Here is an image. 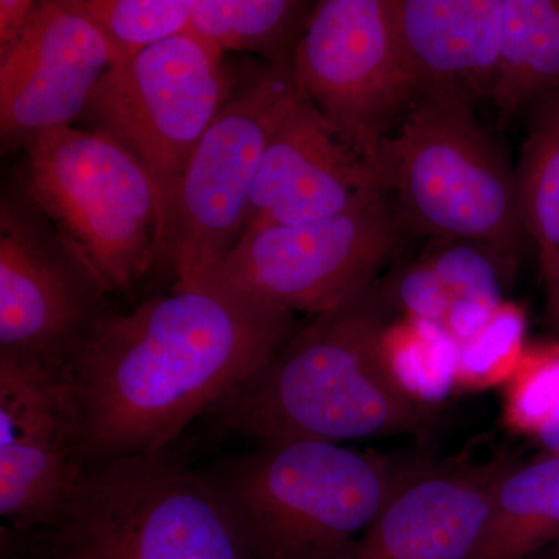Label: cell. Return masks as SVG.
Here are the masks:
<instances>
[{"mask_svg": "<svg viewBox=\"0 0 559 559\" xmlns=\"http://www.w3.org/2000/svg\"><path fill=\"white\" fill-rule=\"evenodd\" d=\"M514 173L522 224L544 274L559 259V90L536 103Z\"/></svg>", "mask_w": 559, "mask_h": 559, "instance_id": "obj_20", "label": "cell"}, {"mask_svg": "<svg viewBox=\"0 0 559 559\" xmlns=\"http://www.w3.org/2000/svg\"><path fill=\"white\" fill-rule=\"evenodd\" d=\"M17 187L94 264L109 294L130 293L159 263L153 180L116 139L58 127L24 148Z\"/></svg>", "mask_w": 559, "mask_h": 559, "instance_id": "obj_6", "label": "cell"}, {"mask_svg": "<svg viewBox=\"0 0 559 559\" xmlns=\"http://www.w3.org/2000/svg\"><path fill=\"white\" fill-rule=\"evenodd\" d=\"M384 193L381 173L304 95L264 154L245 234L333 218Z\"/></svg>", "mask_w": 559, "mask_h": 559, "instance_id": "obj_14", "label": "cell"}, {"mask_svg": "<svg viewBox=\"0 0 559 559\" xmlns=\"http://www.w3.org/2000/svg\"><path fill=\"white\" fill-rule=\"evenodd\" d=\"M425 260L450 290L452 301L468 300L499 311L511 267L485 246L454 240Z\"/></svg>", "mask_w": 559, "mask_h": 559, "instance_id": "obj_22", "label": "cell"}, {"mask_svg": "<svg viewBox=\"0 0 559 559\" xmlns=\"http://www.w3.org/2000/svg\"><path fill=\"white\" fill-rule=\"evenodd\" d=\"M68 367L0 353V516L14 536L49 532L86 473Z\"/></svg>", "mask_w": 559, "mask_h": 559, "instance_id": "obj_12", "label": "cell"}, {"mask_svg": "<svg viewBox=\"0 0 559 559\" xmlns=\"http://www.w3.org/2000/svg\"><path fill=\"white\" fill-rule=\"evenodd\" d=\"M546 285V320L555 333L559 334V259L543 274Z\"/></svg>", "mask_w": 559, "mask_h": 559, "instance_id": "obj_26", "label": "cell"}, {"mask_svg": "<svg viewBox=\"0 0 559 559\" xmlns=\"http://www.w3.org/2000/svg\"><path fill=\"white\" fill-rule=\"evenodd\" d=\"M559 90V0H503L491 102L502 123Z\"/></svg>", "mask_w": 559, "mask_h": 559, "instance_id": "obj_18", "label": "cell"}, {"mask_svg": "<svg viewBox=\"0 0 559 559\" xmlns=\"http://www.w3.org/2000/svg\"><path fill=\"white\" fill-rule=\"evenodd\" d=\"M301 97L293 60L237 73L183 168L162 231L157 259L171 264L176 285L210 278L240 241L264 154Z\"/></svg>", "mask_w": 559, "mask_h": 559, "instance_id": "obj_7", "label": "cell"}, {"mask_svg": "<svg viewBox=\"0 0 559 559\" xmlns=\"http://www.w3.org/2000/svg\"><path fill=\"white\" fill-rule=\"evenodd\" d=\"M35 540L44 559H253L205 473L165 452L87 468L60 521Z\"/></svg>", "mask_w": 559, "mask_h": 559, "instance_id": "obj_4", "label": "cell"}, {"mask_svg": "<svg viewBox=\"0 0 559 559\" xmlns=\"http://www.w3.org/2000/svg\"><path fill=\"white\" fill-rule=\"evenodd\" d=\"M293 69L305 97L385 179L390 128L421 97L395 0L316 2Z\"/></svg>", "mask_w": 559, "mask_h": 559, "instance_id": "obj_9", "label": "cell"}, {"mask_svg": "<svg viewBox=\"0 0 559 559\" xmlns=\"http://www.w3.org/2000/svg\"><path fill=\"white\" fill-rule=\"evenodd\" d=\"M511 417L522 429H536L559 411V344L530 353L511 399Z\"/></svg>", "mask_w": 559, "mask_h": 559, "instance_id": "obj_23", "label": "cell"}, {"mask_svg": "<svg viewBox=\"0 0 559 559\" xmlns=\"http://www.w3.org/2000/svg\"><path fill=\"white\" fill-rule=\"evenodd\" d=\"M419 466L323 440L259 443L205 473L253 559H349Z\"/></svg>", "mask_w": 559, "mask_h": 559, "instance_id": "obj_3", "label": "cell"}, {"mask_svg": "<svg viewBox=\"0 0 559 559\" xmlns=\"http://www.w3.org/2000/svg\"><path fill=\"white\" fill-rule=\"evenodd\" d=\"M296 314L205 278L105 316L68 364L86 462L160 454L274 355Z\"/></svg>", "mask_w": 559, "mask_h": 559, "instance_id": "obj_1", "label": "cell"}, {"mask_svg": "<svg viewBox=\"0 0 559 559\" xmlns=\"http://www.w3.org/2000/svg\"><path fill=\"white\" fill-rule=\"evenodd\" d=\"M393 308L388 285L377 280L336 310L314 316L213 415L257 443L421 432L428 412L389 356Z\"/></svg>", "mask_w": 559, "mask_h": 559, "instance_id": "obj_2", "label": "cell"}, {"mask_svg": "<svg viewBox=\"0 0 559 559\" xmlns=\"http://www.w3.org/2000/svg\"><path fill=\"white\" fill-rule=\"evenodd\" d=\"M73 5L100 31L114 64L191 33L193 0H73Z\"/></svg>", "mask_w": 559, "mask_h": 559, "instance_id": "obj_21", "label": "cell"}, {"mask_svg": "<svg viewBox=\"0 0 559 559\" xmlns=\"http://www.w3.org/2000/svg\"><path fill=\"white\" fill-rule=\"evenodd\" d=\"M235 80L218 47L187 33L110 66L92 92L81 116L87 130L116 139L153 180L157 250L183 168Z\"/></svg>", "mask_w": 559, "mask_h": 559, "instance_id": "obj_8", "label": "cell"}, {"mask_svg": "<svg viewBox=\"0 0 559 559\" xmlns=\"http://www.w3.org/2000/svg\"><path fill=\"white\" fill-rule=\"evenodd\" d=\"M513 460L419 466L382 509L349 559H468Z\"/></svg>", "mask_w": 559, "mask_h": 559, "instance_id": "obj_15", "label": "cell"}, {"mask_svg": "<svg viewBox=\"0 0 559 559\" xmlns=\"http://www.w3.org/2000/svg\"><path fill=\"white\" fill-rule=\"evenodd\" d=\"M527 559H559V539Z\"/></svg>", "mask_w": 559, "mask_h": 559, "instance_id": "obj_28", "label": "cell"}, {"mask_svg": "<svg viewBox=\"0 0 559 559\" xmlns=\"http://www.w3.org/2000/svg\"><path fill=\"white\" fill-rule=\"evenodd\" d=\"M407 234L392 194L384 193L333 218L246 231L210 277L314 318L380 280Z\"/></svg>", "mask_w": 559, "mask_h": 559, "instance_id": "obj_10", "label": "cell"}, {"mask_svg": "<svg viewBox=\"0 0 559 559\" xmlns=\"http://www.w3.org/2000/svg\"><path fill=\"white\" fill-rule=\"evenodd\" d=\"M112 64L108 43L73 0H39L27 31L0 53L3 150L72 124Z\"/></svg>", "mask_w": 559, "mask_h": 559, "instance_id": "obj_13", "label": "cell"}, {"mask_svg": "<svg viewBox=\"0 0 559 559\" xmlns=\"http://www.w3.org/2000/svg\"><path fill=\"white\" fill-rule=\"evenodd\" d=\"M38 2L33 0H0V53L13 47L24 35Z\"/></svg>", "mask_w": 559, "mask_h": 559, "instance_id": "obj_25", "label": "cell"}, {"mask_svg": "<svg viewBox=\"0 0 559 559\" xmlns=\"http://www.w3.org/2000/svg\"><path fill=\"white\" fill-rule=\"evenodd\" d=\"M401 39L421 95L474 108L498 79L503 0H395Z\"/></svg>", "mask_w": 559, "mask_h": 559, "instance_id": "obj_16", "label": "cell"}, {"mask_svg": "<svg viewBox=\"0 0 559 559\" xmlns=\"http://www.w3.org/2000/svg\"><path fill=\"white\" fill-rule=\"evenodd\" d=\"M384 176L407 230L476 242L514 270L527 238L516 173L474 108L421 95L388 140Z\"/></svg>", "mask_w": 559, "mask_h": 559, "instance_id": "obj_5", "label": "cell"}, {"mask_svg": "<svg viewBox=\"0 0 559 559\" xmlns=\"http://www.w3.org/2000/svg\"><path fill=\"white\" fill-rule=\"evenodd\" d=\"M316 2L304 0H193L191 33L226 51L293 60Z\"/></svg>", "mask_w": 559, "mask_h": 559, "instance_id": "obj_19", "label": "cell"}, {"mask_svg": "<svg viewBox=\"0 0 559 559\" xmlns=\"http://www.w3.org/2000/svg\"><path fill=\"white\" fill-rule=\"evenodd\" d=\"M388 285V283H385ZM393 305H401L415 319L443 326L450 311V290L426 261L404 272L399 285H388Z\"/></svg>", "mask_w": 559, "mask_h": 559, "instance_id": "obj_24", "label": "cell"}, {"mask_svg": "<svg viewBox=\"0 0 559 559\" xmlns=\"http://www.w3.org/2000/svg\"><path fill=\"white\" fill-rule=\"evenodd\" d=\"M559 539V455L514 463L468 559H527Z\"/></svg>", "mask_w": 559, "mask_h": 559, "instance_id": "obj_17", "label": "cell"}, {"mask_svg": "<svg viewBox=\"0 0 559 559\" xmlns=\"http://www.w3.org/2000/svg\"><path fill=\"white\" fill-rule=\"evenodd\" d=\"M94 264L16 186L0 201V353L68 367L106 314Z\"/></svg>", "mask_w": 559, "mask_h": 559, "instance_id": "obj_11", "label": "cell"}, {"mask_svg": "<svg viewBox=\"0 0 559 559\" xmlns=\"http://www.w3.org/2000/svg\"><path fill=\"white\" fill-rule=\"evenodd\" d=\"M533 436L543 444L546 452L559 455V411L547 418Z\"/></svg>", "mask_w": 559, "mask_h": 559, "instance_id": "obj_27", "label": "cell"}]
</instances>
